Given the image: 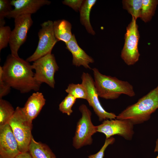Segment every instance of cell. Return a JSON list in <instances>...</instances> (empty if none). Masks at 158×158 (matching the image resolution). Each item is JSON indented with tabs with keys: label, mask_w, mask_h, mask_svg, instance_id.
<instances>
[{
	"label": "cell",
	"mask_w": 158,
	"mask_h": 158,
	"mask_svg": "<svg viewBox=\"0 0 158 158\" xmlns=\"http://www.w3.org/2000/svg\"><path fill=\"white\" fill-rule=\"evenodd\" d=\"M12 6L11 0H0V26H4V18H7L13 9Z\"/></svg>",
	"instance_id": "cell-24"
},
{
	"label": "cell",
	"mask_w": 158,
	"mask_h": 158,
	"mask_svg": "<svg viewBox=\"0 0 158 158\" xmlns=\"http://www.w3.org/2000/svg\"><path fill=\"white\" fill-rule=\"evenodd\" d=\"M76 99L73 96L68 94L59 104V110L63 113L70 116L73 112L72 107Z\"/></svg>",
	"instance_id": "cell-23"
},
{
	"label": "cell",
	"mask_w": 158,
	"mask_h": 158,
	"mask_svg": "<svg viewBox=\"0 0 158 158\" xmlns=\"http://www.w3.org/2000/svg\"><path fill=\"white\" fill-rule=\"evenodd\" d=\"M154 152H158V139L156 141V145L154 150Z\"/></svg>",
	"instance_id": "cell-30"
},
{
	"label": "cell",
	"mask_w": 158,
	"mask_h": 158,
	"mask_svg": "<svg viewBox=\"0 0 158 158\" xmlns=\"http://www.w3.org/2000/svg\"><path fill=\"white\" fill-rule=\"evenodd\" d=\"M65 44L66 48L73 55V65L79 67L82 66L85 68L91 69L89 65L93 63L94 60L79 47L74 35L71 40Z\"/></svg>",
	"instance_id": "cell-14"
},
{
	"label": "cell",
	"mask_w": 158,
	"mask_h": 158,
	"mask_svg": "<svg viewBox=\"0 0 158 158\" xmlns=\"http://www.w3.org/2000/svg\"><path fill=\"white\" fill-rule=\"evenodd\" d=\"M92 70L95 86L100 97L115 99L122 94L130 97L135 95L133 86L128 82L120 80L115 77L102 74L96 68Z\"/></svg>",
	"instance_id": "cell-3"
},
{
	"label": "cell",
	"mask_w": 158,
	"mask_h": 158,
	"mask_svg": "<svg viewBox=\"0 0 158 158\" xmlns=\"http://www.w3.org/2000/svg\"><path fill=\"white\" fill-rule=\"evenodd\" d=\"M133 125L128 120L107 119L97 126V131L104 134L106 139L117 135L126 139L130 140L134 133Z\"/></svg>",
	"instance_id": "cell-11"
},
{
	"label": "cell",
	"mask_w": 158,
	"mask_h": 158,
	"mask_svg": "<svg viewBox=\"0 0 158 158\" xmlns=\"http://www.w3.org/2000/svg\"><path fill=\"white\" fill-rule=\"evenodd\" d=\"M32 66L35 71L34 78L37 83L41 85L44 83L51 88H54V74L59 67L53 54L50 53L37 59Z\"/></svg>",
	"instance_id": "cell-6"
},
{
	"label": "cell",
	"mask_w": 158,
	"mask_h": 158,
	"mask_svg": "<svg viewBox=\"0 0 158 158\" xmlns=\"http://www.w3.org/2000/svg\"><path fill=\"white\" fill-rule=\"evenodd\" d=\"M33 23L31 14L22 15L14 18V28L11 31L9 43L12 55L19 57L18 50L26 41Z\"/></svg>",
	"instance_id": "cell-9"
},
{
	"label": "cell",
	"mask_w": 158,
	"mask_h": 158,
	"mask_svg": "<svg viewBox=\"0 0 158 158\" xmlns=\"http://www.w3.org/2000/svg\"><path fill=\"white\" fill-rule=\"evenodd\" d=\"M140 35L136 20L132 16L131 21L126 28L125 42L121 53V57L128 65H134L139 59L138 49Z\"/></svg>",
	"instance_id": "cell-7"
},
{
	"label": "cell",
	"mask_w": 158,
	"mask_h": 158,
	"mask_svg": "<svg viewBox=\"0 0 158 158\" xmlns=\"http://www.w3.org/2000/svg\"><path fill=\"white\" fill-rule=\"evenodd\" d=\"M32 122L25 114L22 108L17 107L8 123L17 141L21 153L28 152L32 137Z\"/></svg>",
	"instance_id": "cell-4"
},
{
	"label": "cell",
	"mask_w": 158,
	"mask_h": 158,
	"mask_svg": "<svg viewBox=\"0 0 158 158\" xmlns=\"http://www.w3.org/2000/svg\"><path fill=\"white\" fill-rule=\"evenodd\" d=\"M15 110L8 101L0 99V126L8 123Z\"/></svg>",
	"instance_id": "cell-20"
},
{
	"label": "cell",
	"mask_w": 158,
	"mask_h": 158,
	"mask_svg": "<svg viewBox=\"0 0 158 158\" xmlns=\"http://www.w3.org/2000/svg\"><path fill=\"white\" fill-rule=\"evenodd\" d=\"M82 0H65L62 1L63 4L71 7L75 11L79 10L83 2Z\"/></svg>",
	"instance_id": "cell-27"
},
{
	"label": "cell",
	"mask_w": 158,
	"mask_h": 158,
	"mask_svg": "<svg viewBox=\"0 0 158 158\" xmlns=\"http://www.w3.org/2000/svg\"><path fill=\"white\" fill-rule=\"evenodd\" d=\"M15 158H32L28 152L20 153Z\"/></svg>",
	"instance_id": "cell-29"
},
{
	"label": "cell",
	"mask_w": 158,
	"mask_h": 158,
	"mask_svg": "<svg viewBox=\"0 0 158 158\" xmlns=\"http://www.w3.org/2000/svg\"><path fill=\"white\" fill-rule=\"evenodd\" d=\"M12 30L8 26H0V51L6 47L9 42Z\"/></svg>",
	"instance_id": "cell-25"
},
{
	"label": "cell",
	"mask_w": 158,
	"mask_h": 158,
	"mask_svg": "<svg viewBox=\"0 0 158 158\" xmlns=\"http://www.w3.org/2000/svg\"><path fill=\"white\" fill-rule=\"evenodd\" d=\"M11 87L3 81L1 76L0 75V99L7 95L10 93Z\"/></svg>",
	"instance_id": "cell-28"
},
{
	"label": "cell",
	"mask_w": 158,
	"mask_h": 158,
	"mask_svg": "<svg viewBox=\"0 0 158 158\" xmlns=\"http://www.w3.org/2000/svg\"><path fill=\"white\" fill-rule=\"evenodd\" d=\"M122 2L123 9L136 20L141 18L142 0H123Z\"/></svg>",
	"instance_id": "cell-21"
},
{
	"label": "cell",
	"mask_w": 158,
	"mask_h": 158,
	"mask_svg": "<svg viewBox=\"0 0 158 158\" xmlns=\"http://www.w3.org/2000/svg\"><path fill=\"white\" fill-rule=\"evenodd\" d=\"M158 108V85L135 104L122 111L116 118L128 120L134 124L142 123L148 120L151 114Z\"/></svg>",
	"instance_id": "cell-2"
},
{
	"label": "cell",
	"mask_w": 158,
	"mask_h": 158,
	"mask_svg": "<svg viewBox=\"0 0 158 158\" xmlns=\"http://www.w3.org/2000/svg\"><path fill=\"white\" fill-rule=\"evenodd\" d=\"M158 0H142L141 19L145 23L150 21L154 15Z\"/></svg>",
	"instance_id": "cell-19"
},
{
	"label": "cell",
	"mask_w": 158,
	"mask_h": 158,
	"mask_svg": "<svg viewBox=\"0 0 158 158\" xmlns=\"http://www.w3.org/2000/svg\"><path fill=\"white\" fill-rule=\"evenodd\" d=\"M96 1V0L84 1L79 10L81 23L85 26L87 32L93 35L95 34V32L90 24V16L92 8Z\"/></svg>",
	"instance_id": "cell-18"
},
{
	"label": "cell",
	"mask_w": 158,
	"mask_h": 158,
	"mask_svg": "<svg viewBox=\"0 0 158 158\" xmlns=\"http://www.w3.org/2000/svg\"><path fill=\"white\" fill-rule=\"evenodd\" d=\"M20 153L9 124L0 126V158H15Z\"/></svg>",
	"instance_id": "cell-12"
},
{
	"label": "cell",
	"mask_w": 158,
	"mask_h": 158,
	"mask_svg": "<svg viewBox=\"0 0 158 158\" xmlns=\"http://www.w3.org/2000/svg\"><path fill=\"white\" fill-rule=\"evenodd\" d=\"M66 92L76 99H87V94L86 89L81 84H69L65 90Z\"/></svg>",
	"instance_id": "cell-22"
},
{
	"label": "cell",
	"mask_w": 158,
	"mask_h": 158,
	"mask_svg": "<svg viewBox=\"0 0 158 158\" xmlns=\"http://www.w3.org/2000/svg\"><path fill=\"white\" fill-rule=\"evenodd\" d=\"M33 69L29 62L11 54L3 66H0V75L7 85L21 93L37 92L41 85L35 80Z\"/></svg>",
	"instance_id": "cell-1"
},
{
	"label": "cell",
	"mask_w": 158,
	"mask_h": 158,
	"mask_svg": "<svg viewBox=\"0 0 158 158\" xmlns=\"http://www.w3.org/2000/svg\"><path fill=\"white\" fill-rule=\"evenodd\" d=\"M46 101L42 93L38 91L32 93L28 98L22 109L30 121L32 122L38 115Z\"/></svg>",
	"instance_id": "cell-15"
},
{
	"label": "cell",
	"mask_w": 158,
	"mask_h": 158,
	"mask_svg": "<svg viewBox=\"0 0 158 158\" xmlns=\"http://www.w3.org/2000/svg\"><path fill=\"white\" fill-rule=\"evenodd\" d=\"M51 4L47 0H12L11 4L14 8L7 18H15L20 15L32 14L36 13L41 7Z\"/></svg>",
	"instance_id": "cell-13"
},
{
	"label": "cell",
	"mask_w": 158,
	"mask_h": 158,
	"mask_svg": "<svg viewBox=\"0 0 158 158\" xmlns=\"http://www.w3.org/2000/svg\"><path fill=\"white\" fill-rule=\"evenodd\" d=\"M115 139L113 137L106 139L104 143L100 150L95 154L90 155L88 157V158H103L104 156L105 151L109 145L113 144L114 142Z\"/></svg>",
	"instance_id": "cell-26"
},
{
	"label": "cell",
	"mask_w": 158,
	"mask_h": 158,
	"mask_svg": "<svg viewBox=\"0 0 158 158\" xmlns=\"http://www.w3.org/2000/svg\"><path fill=\"white\" fill-rule=\"evenodd\" d=\"M82 84L85 87L87 94V101L89 105L93 108L99 120L116 119L117 116L113 113L107 111L99 101V95L95 87L94 80L89 73L83 72L81 76Z\"/></svg>",
	"instance_id": "cell-10"
},
{
	"label": "cell",
	"mask_w": 158,
	"mask_h": 158,
	"mask_svg": "<svg viewBox=\"0 0 158 158\" xmlns=\"http://www.w3.org/2000/svg\"><path fill=\"white\" fill-rule=\"evenodd\" d=\"M54 22V31L57 41L66 43L72 38L74 35L71 32V25L65 20H60Z\"/></svg>",
	"instance_id": "cell-17"
},
{
	"label": "cell",
	"mask_w": 158,
	"mask_h": 158,
	"mask_svg": "<svg viewBox=\"0 0 158 158\" xmlns=\"http://www.w3.org/2000/svg\"><path fill=\"white\" fill-rule=\"evenodd\" d=\"M28 152L32 158H56L47 145L36 141L33 136L29 146Z\"/></svg>",
	"instance_id": "cell-16"
},
{
	"label": "cell",
	"mask_w": 158,
	"mask_h": 158,
	"mask_svg": "<svg viewBox=\"0 0 158 158\" xmlns=\"http://www.w3.org/2000/svg\"><path fill=\"white\" fill-rule=\"evenodd\" d=\"M79 109L82 114V117L77 123L73 141V145L76 149L91 144L93 141L92 136L97 132V126H95L92 122V113L87 107L82 104Z\"/></svg>",
	"instance_id": "cell-5"
},
{
	"label": "cell",
	"mask_w": 158,
	"mask_h": 158,
	"mask_svg": "<svg viewBox=\"0 0 158 158\" xmlns=\"http://www.w3.org/2000/svg\"><path fill=\"white\" fill-rule=\"evenodd\" d=\"M41 26V28L38 34L39 41L37 47L34 53L26 60L29 62H34L51 53L57 42L54 35L53 22L47 20L42 23Z\"/></svg>",
	"instance_id": "cell-8"
},
{
	"label": "cell",
	"mask_w": 158,
	"mask_h": 158,
	"mask_svg": "<svg viewBox=\"0 0 158 158\" xmlns=\"http://www.w3.org/2000/svg\"><path fill=\"white\" fill-rule=\"evenodd\" d=\"M156 158H158V155H157V157Z\"/></svg>",
	"instance_id": "cell-31"
}]
</instances>
